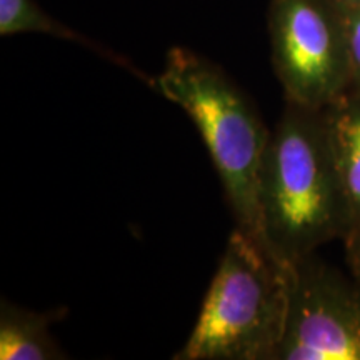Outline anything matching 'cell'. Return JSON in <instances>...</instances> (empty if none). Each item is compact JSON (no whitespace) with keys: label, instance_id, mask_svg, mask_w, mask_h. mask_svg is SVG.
<instances>
[{"label":"cell","instance_id":"6da1fadb","mask_svg":"<svg viewBox=\"0 0 360 360\" xmlns=\"http://www.w3.org/2000/svg\"><path fill=\"white\" fill-rule=\"evenodd\" d=\"M260 220L278 262L290 265L349 231L323 109L287 102L260 169Z\"/></svg>","mask_w":360,"mask_h":360},{"label":"cell","instance_id":"7a4b0ae2","mask_svg":"<svg viewBox=\"0 0 360 360\" xmlns=\"http://www.w3.org/2000/svg\"><path fill=\"white\" fill-rule=\"evenodd\" d=\"M152 87L179 105L199 129L224 186L236 227L269 249L260 220V169L270 130L249 97L222 69L175 47ZM272 254V252H270Z\"/></svg>","mask_w":360,"mask_h":360},{"label":"cell","instance_id":"3957f363","mask_svg":"<svg viewBox=\"0 0 360 360\" xmlns=\"http://www.w3.org/2000/svg\"><path fill=\"white\" fill-rule=\"evenodd\" d=\"M289 302L287 265L236 227L191 335L174 360H276Z\"/></svg>","mask_w":360,"mask_h":360},{"label":"cell","instance_id":"277c9868","mask_svg":"<svg viewBox=\"0 0 360 360\" xmlns=\"http://www.w3.org/2000/svg\"><path fill=\"white\" fill-rule=\"evenodd\" d=\"M269 35L287 102L326 109L350 89L347 30L334 0H270Z\"/></svg>","mask_w":360,"mask_h":360},{"label":"cell","instance_id":"5b68a950","mask_svg":"<svg viewBox=\"0 0 360 360\" xmlns=\"http://www.w3.org/2000/svg\"><path fill=\"white\" fill-rule=\"evenodd\" d=\"M289 302L276 360H360V283L315 254L287 265Z\"/></svg>","mask_w":360,"mask_h":360},{"label":"cell","instance_id":"8992f818","mask_svg":"<svg viewBox=\"0 0 360 360\" xmlns=\"http://www.w3.org/2000/svg\"><path fill=\"white\" fill-rule=\"evenodd\" d=\"M323 117L347 207L350 236L360 229V92L347 90L323 109Z\"/></svg>","mask_w":360,"mask_h":360},{"label":"cell","instance_id":"52a82bcc","mask_svg":"<svg viewBox=\"0 0 360 360\" xmlns=\"http://www.w3.org/2000/svg\"><path fill=\"white\" fill-rule=\"evenodd\" d=\"M57 314H40L17 307L7 300L0 305V359L60 360L67 359L49 330Z\"/></svg>","mask_w":360,"mask_h":360},{"label":"cell","instance_id":"ba28073f","mask_svg":"<svg viewBox=\"0 0 360 360\" xmlns=\"http://www.w3.org/2000/svg\"><path fill=\"white\" fill-rule=\"evenodd\" d=\"M47 34L53 35L57 39L70 40V42H77L85 47L92 49L97 53L112 58V60L120 64L122 67H132L129 62H124V58H119L115 53L103 51L97 44L90 42L87 37L69 29V27L60 24V22L53 19V17L45 13L34 0H0V35H15V34ZM135 70V69H132ZM137 72V70H135ZM139 74V72H137ZM143 80H147L142 74H139ZM150 82V80H147Z\"/></svg>","mask_w":360,"mask_h":360},{"label":"cell","instance_id":"9c48e42d","mask_svg":"<svg viewBox=\"0 0 360 360\" xmlns=\"http://www.w3.org/2000/svg\"><path fill=\"white\" fill-rule=\"evenodd\" d=\"M342 8V7H340ZM347 30L350 58V89L360 92V7L342 8Z\"/></svg>","mask_w":360,"mask_h":360},{"label":"cell","instance_id":"30bf717a","mask_svg":"<svg viewBox=\"0 0 360 360\" xmlns=\"http://www.w3.org/2000/svg\"><path fill=\"white\" fill-rule=\"evenodd\" d=\"M344 244L350 272H352V277L355 281L360 283V229L345 237Z\"/></svg>","mask_w":360,"mask_h":360},{"label":"cell","instance_id":"8fae6325","mask_svg":"<svg viewBox=\"0 0 360 360\" xmlns=\"http://www.w3.org/2000/svg\"><path fill=\"white\" fill-rule=\"evenodd\" d=\"M337 6L342 8H352V7H360V0H334Z\"/></svg>","mask_w":360,"mask_h":360}]
</instances>
